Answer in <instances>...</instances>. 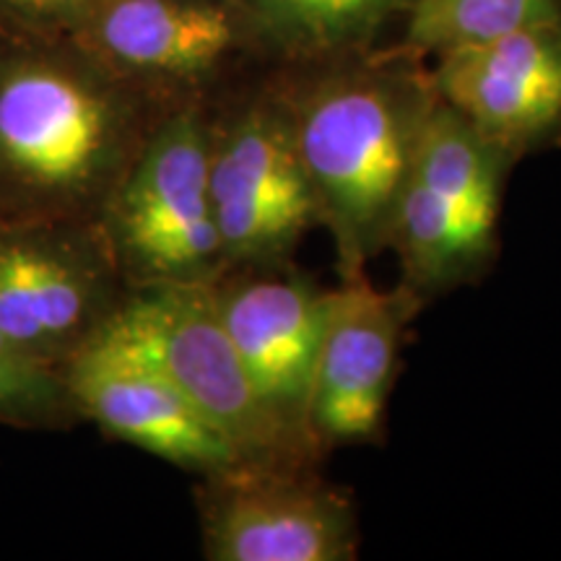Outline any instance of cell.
Listing matches in <instances>:
<instances>
[{
  "label": "cell",
  "instance_id": "6da1fadb",
  "mask_svg": "<svg viewBox=\"0 0 561 561\" xmlns=\"http://www.w3.org/2000/svg\"><path fill=\"white\" fill-rule=\"evenodd\" d=\"M76 53L0 55V221L100 214L144 144L125 81Z\"/></svg>",
  "mask_w": 561,
  "mask_h": 561
},
{
  "label": "cell",
  "instance_id": "7a4b0ae2",
  "mask_svg": "<svg viewBox=\"0 0 561 561\" xmlns=\"http://www.w3.org/2000/svg\"><path fill=\"white\" fill-rule=\"evenodd\" d=\"M294 144L343 278L388 250L398 201L437 102L432 76L398 60H367L286 96Z\"/></svg>",
  "mask_w": 561,
  "mask_h": 561
},
{
  "label": "cell",
  "instance_id": "3957f363",
  "mask_svg": "<svg viewBox=\"0 0 561 561\" xmlns=\"http://www.w3.org/2000/svg\"><path fill=\"white\" fill-rule=\"evenodd\" d=\"M210 284L138 286L94 335L153 364L234 447L242 466L312 468L322 450L263 401L224 331Z\"/></svg>",
  "mask_w": 561,
  "mask_h": 561
},
{
  "label": "cell",
  "instance_id": "277c9868",
  "mask_svg": "<svg viewBox=\"0 0 561 561\" xmlns=\"http://www.w3.org/2000/svg\"><path fill=\"white\" fill-rule=\"evenodd\" d=\"M210 125L198 107L172 112L100 210L104 242L133 286L208 284L224 273L208 185Z\"/></svg>",
  "mask_w": 561,
  "mask_h": 561
},
{
  "label": "cell",
  "instance_id": "5b68a950",
  "mask_svg": "<svg viewBox=\"0 0 561 561\" xmlns=\"http://www.w3.org/2000/svg\"><path fill=\"white\" fill-rule=\"evenodd\" d=\"M512 164L515 159L437 96L390 229L401 284L424 299L479 276L494 255Z\"/></svg>",
  "mask_w": 561,
  "mask_h": 561
},
{
  "label": "cell",
  "instance_id": "8992f818",
  "mask_svg": "<svg viewBox=\"0 0 561 561\" xmlns=\"http://www.w3.org/2000/svg\"><path fill=\"white\" fill-rule=\"evenodd\" d=\"M208 185L224 273L286 263L320 224L286 96H257L210 125Z\"/></svg>",
  "mask_w": 561,
  "mask_h": 561
},
{
  "label": "cell",
  "instance_id": "52a82bcc",
  "mask_svg": "<svg viewBox=\"0 0 561 561\" xmlns=\"http://www.w3.org/2000/svg\"><path fill=\"white\" fill-rule=\"evenodd\" d=\"M117 265L102 229L79 221H0V331L66 367L115 312Z\"/></svg>",
  "mask_w": 561,
  "mask_h": 561
},
{
  "label": "cell",
  "instance_id": "ba28073f",
  "mask_svg": "<svg viewBox=\"0 0 561 561\" xmlns=\"http://www.w3.org/2000/svg\"><path fill=\"white\" fill-rule=\"evenodd\" d=\"M201 528L210 561H348L359 551L354 504L312 468L240 466L208 476Z\"/></svg>",
  "mask_w": 561,
  "mask_h": 561
},
{
  "label": "cell",
  "instance_id": "9c48e42d",
  "mask_svg": "<svg viewBox=\"0 0 561 561\" xmlns=\"http://www.w3.org/2000/svg\"><path fill=\"white\" fill-rule=\"evenodd\" d=\"M419 305L421 297L405 284L377 289L367 273L331 289L307 411L320 450L380 437L405 325Z\"/></svg>",
  "mask_w": 561,
  "mask_h": 561
},
{
  "label": "cell",
  "instance_id": "30bf717a",
  "mask_svg": "<svg viewBox=\"0 0 561 561\" xmlns=\"http://www.w3.org/2000/svg\"><path fill=\"white\" fill-rule=\"evenodd\" d=\"M432 87L512 159L561 146V21L439 53Z\"/></svg>",
  "mask_w": 561,
  "mask_h": 561
},
{
  "label": "cell",
  "instance_id": "8fae6325",
  "mask_svg": "<svg viewBox=\"0 0 561 561\" xmlns=\"http://www.w3.org/2000/svg\"><path fill=\"white\" fill-rule=\"evenodd\" d=\"M210 289L224 331L263 401L291 430L312 439L307 411L331 289L286 263L227 271Z\"/></svg>",
  "mask_w": 561,
  "mask_h": 561
},
{
  "label": "cell",
  "instance_id": "7c38bea8",
  "mask_svg": "<svg viewBox=\"0 0 561 561\" xmlns=\"http://www.w3.org/2000/svg\"><path fill=\"white\" fill-rule=\"evenodd\" d=\"M255 21L240 0H96L76 45L125 83L191 87L240 53Z\"/></svg>",
  "mask_w": 561,
  "mask_h": 561
},
{
  "label": "cell",
  "instance_id": "4fadbf2b",
  "mask_svg": "<svg viewBox=\"0 0 561 561\" xmlns=\"http://www.w3.org/2000/svg\"><path fill=\"white\" fill-rule=\"evenodd\" d=\"M76 411L112 437L208 476L240 468L234 447L161 371L133 351L91 335L66 362Z\"/></svg>",
  "mask_w": 561,
  "mask_h": 561
},
{
  "label": "cell",
  "instance_id": "5bb4252c",
  "mask_svg": "<svg viewBox=\"0 0 561 561\" xmlns=\"http://www.w3.org/2000/svg\"><path fill=\"white\" fill-rule=\"evenodd\" d=\"M411 0H240L257 34L305 58H335L367 47Z\"/></svg>",
  "mask_w": 561,
  "mask_h": 561
},
{
  "label": "cell",
  "instance_id": "9a60e30c",
  "mask_svg": "<svg viewBox=\"0 0 561 561\" xmlns=\"http://www.w3.org/2000/svg\"><path fill=\"white\" fill-rule=\"evenodd\" d=\"M405 50L447 53L523 26L561 21V0H411Z\"/></svg>",
  "mask_w": 561,
  "mask_h": 561
},
{
  "label": "cell",
  "instance_id": "2e32d148",
  "mask_svg": "<svg viewBox=\"0 0 561 561\" xmlns=\"http://www.w3.org/2000/svg\"><path fill=\"white\" fill-rule=\"evenodd\" d=\"M76 411L66 367L30 354L0 331V421L21 426L60 424Z\"/></svg>",
  "mask_w": 561,
  "mask_h": 561
},
{
  "label": "cell",
  "instance_id": "e0dca14e",
  "mask_svg": "<svg viewBox=\"0 0 561 561\" xmlns=\"http://www.w3.org/2000/svg\"><path fill=\"white\" fill-rule=\"evenodd\" d=\"M96 0H0V11L24 24L73 34Z\"/></svg>",
  "mask_w": 561,
  "mask_h": 561
}]
</instances>
